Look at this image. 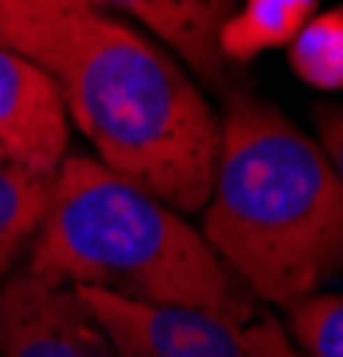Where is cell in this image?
<instances>
[{
	"instance_id": "obj_2",
	"label": "cell",
	"mask_w": 343,
	"mask_h": 357,
	"mask_svg": "<svg viewBox=\"0 0 343 357\" xmlns=\"http://www.w3.org/2000/svg\"><path fill=\"white\" fill-rule=\"evenodd\" d=\"M204 240L257 304L282 311L343 275V186L272 100L240 93L218 118Z\"/></svg>"
},
{
	"instance_id": "obj_8",
	"label": "cell",
	"mask_w": 343,
	"mask_h": 357,
	"mask_svg": "<svg viewBox=\"0 0 343 357\" xmlns=\"http://www.w3.org/2000/svg\"><path fill=\"white\" fill-rule=\"evenodd\" d=\"M319 11V0H243L225 18L218 50L225 65H247L257 54L290 47V40Z\"/></svg>"
},
{
	"instance_id": "obj_13",
	"label": "cell",
	"mask_w": 343,
	"mask_h": 357,
	"mask_svg": "<svg viewBox=\"0 0 343 357\" xmlns=\"http://www.w3.org/2000/svg\"><path fill=\"white\" fill-rule=\"evenodd\" d=\"M314 139H319V146L326 151L340 186H343V104H322L314 107Z\"/></svg>"
},
{
	"instance_id": "obj_1",
	"label": "cell",
	"mask_w": 343,
	"mask_h": 357,
	"mask_svg": "<svg viewBox=\"0 0 343 357\" xmlns=\"http://www.w3.org/2000/svg\"><path fill=\"white\" fill-rule=\"evenodd\" d=\"M0 43L50 75L107 172L179 215L204 211L218 118L161 43L86 0H33Z\"/></svg>"
},
{
	"instance_id": "obj_10",
	"label": "cell",
	"mask_w": 343,
	"mask_h": 357,
	"mask_svg": "<svg viewBox=\"0 0 343 357\" xmlns=\"http://www.w3.org/2000/svg\"><path fill=\"white\" fill-rule=\"evenodd\" d=\"M286 50H290L286 57H290L294 75L304 86L340 93L343 89V4L311 15V22L290 40Z\"/></svg>"
},
{
	"instance_id": "obj_4",
	"label": "cell",
	"mask_w": 343,
	"mask_h": 357,
	"mask_svg": "<svg viewBox=\"0 0 343 357\" xmlns=\"http://www.w3.org/2000/svg\"><path fill=\"white\" fill-rule=\"evenodd\" d=\"M0 357H119L75 286L25 268L0 282Z\"/></svg>"
},
{
	"instance_id": "obj_14",
	"label": "cell",
	"mask_w": 343,
	"mask_h": 357,
	"mask_svg": "<svg viewBox=\"0 0 343 357\" xmlns=\"http://www.w3.org/2000/svg\"><path fill=\"white\" fill-rule=\"evenodd\" d=\"M25 4H29V0H0V29H4V25H8Z\"/></svg>"
},
{
	"instance_id": "obj_9",
	"label": "cell",
	"mask_w": 343,
	"mask_h": 357,
	"mask_svg": "<svg viewBox=\"0 0 343 357\" xmlns=\"http://www.w3.org/2000/svg\"><path fill=\"white\" fill-rule=\"evenodd\" d=\"M50 190L54 175L0 158V282L15 272L18 257L33 243L47 215Z\"/></svg>"
},
{
	"instance_id": "obj_11",
	"label": "cell",
	"mask_w": 343,
	"mask_h": 357,
	"mask_svg": "<svg viewBox=\"0 0 343 357\" xmlns=\"http://www.w3.org/2000/svg\"><path fill=\"white\" fill-rule=\"evenodd\" d=\"M286 333L307 357H343V293H311L286 307Z\"/></svg>"
},
{
	"instance_id": "obj_7",
	"label": "cell",
	"mask_w": 343,
	"mask_h": 357,
	"mask_svg": "<svg viewBox=\"0 0 343 357\" xmlns=\"http://www.w3.org/2000/svg\"><path fill=\"white\" fill-rule=\"evenodd\" d=\"M100 11H119L139 22L154 43L172 50L179 61L208 82L225 79V57L218 50V33L233 15V0H86Z\"/></svg>"
},
{
	"instance_id": "obj_5",
	"label": "cell",
	"mask_w": 343,
	"mask_h": 357,
	"mask_svg": "<svg viewBox=\"0 0 343 357\" xmlns=\"http://www.w3.org/2000/svg\"><path fill=\"white\" fill-rule=\"evenodd\" d=\"M107 329L119 357H243L240 325L208 311L132 304L97 289H79Z\"/></svg>"
},
{
	"instance_id": "obj_6",
	"label": "cell",
	"mask_w": 343,
	"mask_h": 357,
	"mask_svg": "<svg viewBox=\"0 0 343 357\" xmlns=\"http://www.w3.org/2000/svg\"><path fill=\"white\" fill-rule=\"evenodd\" d=\"M0 158L54 175L68 158V114L57 86L0 43Z\"/></svg>"
},
{
	"instance_id": "obj_3",
	"label": "cell",
	"mask_w": 343,
	"mask_h": 357,
	"mask_svg": "<svg viewBox=\"0 0 343 357\" xmlns=\"http://www.w3.org/2000/svg\"><path fill=\"white\" fill-rule=\"evenodd\" d=\"M22 268L47 282L132 304L208 311L236 325L257 311V301L229 275L204 232L82 154L57 165L47 215Z\"/></svg>"
},
{
	"instance_id": "obj_12",
	"label": "cell",
	"mask_w": 343,
	"mask_h": 357,
	"mask_svg": "<svg viewBox=\"0 0 343 357\" xmlns=\"http://www.w3.org/2000/svg\"><path fill=\"white\" fill-rule=\"evenodd\" d=\"M240 340H243V357H307L282 329V321L261 307L254 311L250 321L240 325Z\"/></svg>"
}]
</instances>
